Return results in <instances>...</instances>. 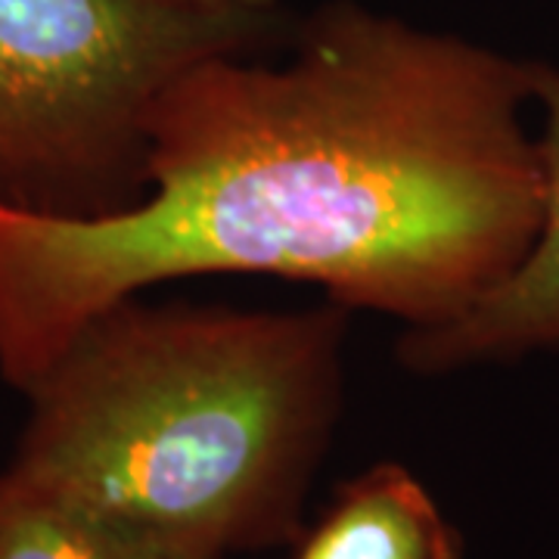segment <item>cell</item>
I'll return each mask as SVG.
<instances>
[{
  "mask_svg": "<svg viewBox=\"0 0 559 559\" xmlns=\"http://www.w3.org/2000/svg\"><path fill=\"white\" fill-rule=\"evenodd\" d=\"M528 62L355 0L293 57L221 53L165 87L131 205L0 200V377L22 392L84 323L180 277L264 274L441 326L510 277L544 212Z\"/></svg>",
  "mask_w": 559,
  "mask_h": 559,
  "instance_id": "1",
  "label": "cell"
},
{
  "mask_svg": "<svg viewBox=\"0 0 559 559\" xmlns=\"http://www.w3.org/2000/svg\"><path fill=\"white\" fill-rule=\"evenodd\" d=\"M345 330L336 301H119L22 389L7 466L200 557L289 547L340 423Z\"/></svg>",
  "mask_w": 559,
  "mask_h": 559,
  "instance_id": "2",
  "label": "cell"
},
{
  "mask_svg": "<svg viewBox=\"0 0 559 559\" xmlns=\"http://www.w3.org/2000/svg\"><path fill=\"white\" fill-rule=\"evenodd\" d=\"M280 10L180 0H0V200L100 215L146 183L165 87L221 53H255Z\"/></svg>",
  "mask_w": 559,
  "mask_h": 559,
  "instance_id": "3",
  "label": "cell"
},
{
  "mask_svg": "<svg viewBox=\"0 0 559 559\" xmlns=\"http://www.w3.org/2000/svg\"><path fill=\"white\" fill-rule=\"evenodd\" d=\"M532 106L538 109L544 212L522 264L469 311L441 326L407 330L399 360L414 373H451L476 364L516 360L559 348V69L528 62Z\"/></svg>",
  "mask_w": 559,
  "mask_h": 559,
  "instance_id": "4",
  "label": "cell"
},
{
  "mask_svg": "<svg viewBox=\"0 0 559 559\" xmlns=\"http://www.w3.org/2000/svg\"><path fill=\"white\" fill-rule=\"evenodd\" d=\"M289 550V559H463L466 540L407 466L382 460L342 481Z\"/></svg>",
  "mask_w": 559,
  "mask_h": 559,
  "instance_id": "5",
  "label": "cell"
},
{
  "mask_svg": "<svg viewBox=\"0 0 559 559\" xmlns=\"http://www.w3.org/2000/svg\"><path fill=\"white\" fill-rule=\"evenodd\" d=\"M0 559H209L50 485L0 469Z\"/></svg>",
  "mask_w": 559,
  "mask_h": 559,
  "instance_id": "6",
  "label": "cell"
},
{
  "mask_svg": "<svg viewBox=\"0 0 559 559\" xmlns=\"http://www.w3.org/2000/svg\"><path fill=\"white\" fill-rule=\"evenodd\" d=\"M205 10H277V0H180Z\"/></svg>",
  "mask_w": 559,
  "mask_h": 559,
  "instance_id": "7",
  "label": "cell"
}]
</instances>
